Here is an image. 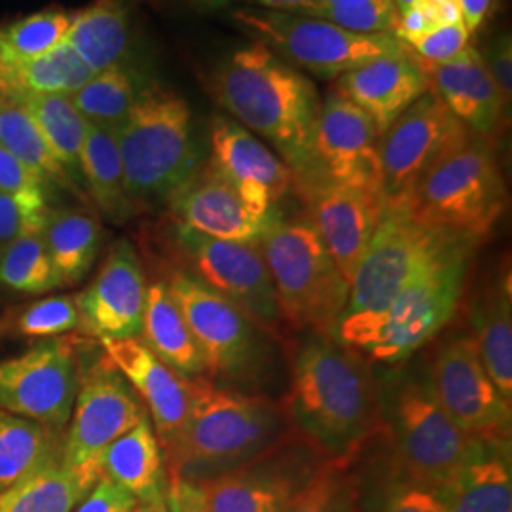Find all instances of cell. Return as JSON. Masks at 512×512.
Masks as SVG:
<instances>
[{"instance_id": "obj_1", "label": "cell", "mask_w": 512, "mask_h": 512, "mask_svg": "<svg viewBox=\"0 0 512 512\" xmlns=\"http://www.w3.org/2000/svg\"><path fill=\"white\" fill-rule=\"evenodd\" d=\"M281 403L294 431L325 459L359 456L378 433L376 368L329 334H306Z\"/></svg>"}, {"instance_id": "obj_2", "label": "cell", "mask_w": 512, "mask_h": 512, "mask_svg": "<svg viewBox=\"0 0 512 512\" xmlns=\"http://www.w3.org/2000/svg\"><path fill=\"white\" fill-rule=\"evenodd\" d=\"M213 95L238 124L274 148L293 171L296 194L319 181L313 141L321 99L310 78L255 42L220 63Z\"/></svg>"}, {"instance_id": "obj_3", "label": "cell", "mask_w": 512, "mask_h": 512, "mask_svg": "<svg viewBox=\"0 0 512 512\" xmlns=\"http://www.w3.org/2000/svg\"><path fill=\"white\" fill-rule=\"evenodd\" d=\"M293 431L281 401L190 380V408L183 433L165 456L167 476L207 482L262 456Z\"/></svg>"}, {"instance_id": "obj_4", "label": "cell", "mask_w": 512, "mask_h": 512, "mask_svg": "<svg viewBox=\"0 0 512 512\" xmlns=\"http://www.w3.org/2000/svg\"><path fill=\"white\" fill-rule=\"evenodd\" d=\"M378 382V431L384 433L389 459L404 475L442 488L458 475L471 452L469 439L442 408L429 366L382 365Z\"/></svg>"}, {"instance_id": "obj_5", "label": "cell", "mask_w": 512, "mask_h": 512, "mask_svg": "<svg viewBox=\"0 0 512 512\" xmlns=\"http://www.w3.org/2000/svg\"><path fill=\"white\" fill-rule=\"evenodd\" d=\"M129 200L137 211L169 202L203 165L194 118L181 95L141 90L116 128Z\"/></svg>"}, {"instance_id": "obj_6", "label": "cell", "mask_w": 512, "mask_h": 512, "mask_svg": "<svg viewBox=\"0 0 512 512\" xmlns=\"http://www.w3.org/2000/svg\"><path fill=\"white\" fill-rule=\"evenodd\" d=\"M476 249H467L421 274L384 311L344 315L334 338L380 365L412 359L454 319Z\"/></svg>"}, {"instance_id": "obj_7", "label": "cell", "mask_w": 512, "mask_h": 512, "mask_svg": "<svg viewBox=\"0 0 512 512\" xmlns=\"http://www.w3.org/2000/svg\"><path fill=\"white\" fill-rule=\"evenodd\" d=\"M274 283L285 325L334 336L348 308L349 283L336 268L308 217H285L279 207L256 241Z\"/></svg>"}, {"instance_id": "obj_8", "label": "cell", "mask_w": 512, "mask_h": 512, "mask_svg": "<svg viewBox=\"0 0 512 512\" xmlns=\"http://www.w3.org/2000/svg\"><path fill=\"white\" fill-rule=\"evenodd\" d=\"M207 365V378L243 393H260L275 365L274 340L236 304L183 270L164 279Z\"/></svg>"}, {"instance_id": "obj_9", "label": "cell", "mask_w": 512, "mask_h": 512, "mask_svg": "<svg viewBox=\"0 0 512 512\" xmlns=\"http://www.w3.org/2000/svg\"><path fill=\"white\" fill-rule=\"evenodd\" d=\"M507 207V188L490 141L469 135L433 165L403 207L423 224L488 238Z\"/></svg>"}, {"instance_id": "obj_10", "label": "cell", "mask_w": 512, "mask_h": 512, "mask_svg": "<svg viewBox=\"0 0 512 512\" xmlns=\"http://www.w3.org/2000/svg\"><path fill=\"white\" fill-rule=\"evenodd\" d=\"M480 243L482 239L423 224L403 209L385 207L384 217L349 283L344 315L384 311L408 283Z\"/></svg>"}, {"instance_id": "obj_11", "label": "cell", "mask_w": 512, "mask_h": 512, "mask_svg": "<svg viewBox=\"0 0 512 512\" xmlns=\"http://www.w3.org/2000/svg\"><path fill=\"white\" fill-rule=\"evenodd\" d=\"M232 19L275 55L304 71L332 80L378 55L403 50L393 35H359L327 19L275 10H236Z\"/></svg>"}, {"instance_id": "obj_12", "label": "cell", "mask_w": 512, "mask_h": 512, "mask_svg": "<svg viewBox=\"0 0 512 512\" xmlns=\"http://www.w3.org/2000/svg\"><path fill=\"white\" fill-rule=\"evenodd\" d=\"M173 249L186 274L245 311L275 344H283V319L274 283L258 243L209 238L173 222Z\"/></svg>"}, {"instance_id": "obj_13", "label": "cell", "mask_w": 512, "mask_h": 512, "mask_svg": "<svg viewBox=\"0 0 512 512\" xmlns=\"http://www.w3.org/2000/svg\"><path fill=\"white\" fill-rule=\"evenodd\" d=\"M148 416L124 376L103 355L80 376L69 431L63 437L61 463L86 484L95 486L101 456L110 444Z\"/></svg>"}, {"instance_id": "obj_14", "label": "cell", "mask_w": 512, "mask_h": 512, "mask_svg": "<svg viewBox=\"0 0 512 512\" xmlns=\"http://www.w3.org/2000/svg\"><path fill=\"white\" fill-rule=\"evenodd\" d=\"M325 458L291 431L274 448L202 482L209 512H289Z\"/></svg>"}, {"instance_id": "obj_15", "label": "cell", "mask_w": 512, "mask_h": 512, "mask_svg": "<svg viewBox=\"0 0 512 512\" xmlns=\"http://www.w3.org/2000/svg\"><path fill=\"white\" fill-rule=\"evenodd\" d=\"M429 372L442 408L469 439L511 446L512 404L488 376L473 336L442 342Z\"/></svg>"}, {"instance_id": "obj_16", "label": "cell", "mask_w": 512, "mask_h": 512, "mask_svg": "<svg viewBox=\"0 0 512 512\" xmlns=\"http://www.w3.org/2000/svg\"><path fill=\"white\" fill-rule=\"evenodd\" d=\"M469 135L433 93L421 95L380 137L385 207L403 209L425 173Z\"/></svg>"}, {"instance_id": "obj_17", "label": "cell", "mask_w": 512, "mask_h": 512, "mask_svg": "<svg viewBox=\"0 0 512 512\" xmlns=\"http://www.w3.org/2000/svg\"><path fill=\"white\" fill-rule=\"evenodd\" d=\"M80 385L69 340L50 338L18 357L0 359V410L54 431L67 427Z\"/></svg>"}, {"instance_id": "obj_18", "label": "cell", "mask_w": 512, "mask_h": 512, "mask_svg": "<svg viewBox=\"0 0 512 512\" xmlns=\"http://www.w3.org/2000/svg\"><path fill=\"white\" fill-rule=\"evenodd\" d=\"M313 154L319 179L382 194L380 135L338 88L321 101Z\"/></svg>"}, {"instance_id": "obj_19", "label": "cell", "mask_w": 512, "mask_h": 512, "mask_svg": "<svg viewBox=\"0 0 512 512\" xmlns=\"http://www.w3.org/2000/svg\"><path fill=\"white\" fill-rule=\"evenodd\" d=\"M147 275L129 239H118L82 294L80 329L103 340L139 338L147 308Z\"/></svg>"}, {"instance_id": "obj_20", "label": "cell", "mask_w": 512, "mask_h": 512, "mask_svg": "<svg viewBox=\"0 0 512 512\" xmlns=\"http://www.w3.org/2000/svg\"><path fill=\"white\" fill-rule=\"evenodd\" d=\"M207 164L236 188L247 207L266 217L294 188L293 171L256 135L236 120L215 116L209 133Z\"/></svg>"}, {"instance_id": "obj_21", "label": "cell", "mask_w": 512, "mask_h": 512, "mask_svg": "<svg viewBox=\"0 0 512 512\" xmlns=\"http://www.w3.org/2000/svg\"><path fill=\"white\" fill-rule=\"evenodd\" d=\"M298 196L308 219L344 279L351 283L366 247L384 217L382 194L319 179Z\"/></svg>"}, {"instance_id": "obj_22", "label": "cell", "mask_w": 512, "mask_h": 512, "mask_svg": "<svg viewBox=\"0 0 512 512\" xmlns=\"http://www.w3.org/2000/svg\"><path fill=\"white\" fill-rule=\"evenodd\" d=\"M101 346L110 365L141 397L165 458L183 433L190 408V380L162 363L141 338L103 340Z\"/></svg>"}, {"instance_id": "obj_23", "label": "cell", "mask_w": 512, "mask_h": 512, "mask_svg": "<svg viewBox=\"0 0 512 512\" xmlns=\"http://www.w3.org/2000/svg\"><path fill=\"white\" fill-rule=\"evenodd\" d=\"M171 222L209 238L256 243L272 215L260 217L241 200L236 188L215 167H202L169 198Z\"/></svg>"}, {"instance_id": "obj_24", "label": "cell", "mask_w": 512, "mask_h": 512, "mask_svg": "<svg viewBox=\"0 0 512 512\" xmlns=\"http://www.w3.org/2000/svg\"><path fill=\"white\" fill-rule=\"evenodd\" d=\"M336 88L365 112L380 137L429 92L427 76L406 46L342 74Z\"/></svg>"}, {"instance_id": "obj_25", "label": "cell", "mask_w": 512, "mask_h": 512, "mask_svg": "<svg viewBox=\"0 0 512 512\" xmlns=\"http://www.w3.org/2000/svg\"><path fill=\"white\" fill-rule=\"evenodd\" d=\"M418 63L427 76L429 92L473 135L494 139L503 128L507 107L482 54L467 46L446 63L427 65L420 59Z\"/></svg>"}, {"instance_id": "obj_26", "label": "cell", "mask_w": 512, "mask_h": 512, "mask_svg": "<svg viewBox=\"0 0 512 512\" xmlns=\"http://www.w3.org/2000/svg\"><path fill=\"white\" fill-rule=\"evenodd\" d=\"M437 490L448 512H512L511 446L473 440L458 475Z\"/></svg>"}, {"instance_id": "obj_27", "label": "cell", "mask_w": 512, "mask_h": 512, "mask_svg": "<svg viewBox=\"0 0 512 512\" xmlns=\"http://www.w3.org/2000/svg\"><path fill=\"white\" fill-rule=\"evenodd\" d=\"M139 338L162 363L184 378L192 380L207 374L202 348L169 294L164 279L148 285L143 332Z\"/></svg>"}, {"instance_id": "obj_28", "label": "cell", "mask_w": 512, "mask_h": 512, "mask_svg": "<svg viewBox=\"0 0 512 512\" xmlns=\"http://www.w3.org/2000/svg\"><path fill=\"white\" fill-rule=\"evenodd\" d=\"M511 274L501 272L473 308L476 349L499 393L512 404Z\"/></svg>"}, {"instance_id": "obj_29", "label": "cell", "mask_w": 512, "mask_h": 512, "mask_svg": "<svg viewBox=\"0 0 512 512\" xmlns=\"http://www.w3.org/2000/svg\"><path fill=\"white\" fill-rule=\"evenodd\" d=\"M101 473L137 501L164 494L167 486L164 452L148 416L103 452Z\"/></svg>"}, {"instance_id": "obj_30", "label": "cell", "mask_w": 512, "mask_h": 512, "mask_svg": "<svg viewBox=\"0 0 512 512\" xmlns=\"http://www.w3.org/2000/svg\"><path fill=\"white\" fill-rule=\"evenodd\" d=\"M42 239L59 287H73L90 274L97 260L103 226L90 211L55 209L42 228Z\"/></svg>"}, {"instance_id": "obj_31", "label": "cell", "mask_w": 512, "mask_h": 512, "mask_svg": "<svg viewBox=\"0 0 512 512\" xmlns=\"http://www.w3.org/2000/svg\"><path fill=\"white\" fill-rule=\"evenodd\" d=\"M80 177L88 186L92 202L110 222L122 224L139 213L126 192L116 129L88 124L80 152Z\"/></svg>"}, {"instance_id": "obj_32", "label": "cell", "mask_w": 512, "mask_h": 512, "mask_svg": "<svg viewBox=\"0 0 512 512\" xmlns=\"http://www.w3.org/2000/svg\"><path fill=\"white\" fill-rule=\"evenodd\" d=\"M65 42L93 74L120 65L129 48V16L122 0H97L71 18Z\"/></svg>"}, {"instance_id": "obj_33", "label": "cell", "mask_w": 512, "mask_h": 512, "mask_svg": "<svg viewBox=\"0 0 512 512\" xmlns=\"http://www.w3.org/2000/svg\"><path fill=\"white\" fill-rule=\"evenodd\" d=\"M61 448V431L0 410V492L61 459Z\"/></svg>"}, {"instance_id": "obj_34", "label": "cell", "mask_w": 512, "mask_h": 512, "mask_svg": "<svg viewBox=\"0 0 512 512\" xmlns=\"http://www.w3.org/2000/svg\"><path fill=\"white\" fill-rule=\"evenodd\" d=\"M92 488L55 459L2 490L0 512H73Z\"/></svg>"}, {"instance_id": "obj_35", "label": "cell", "mask_w": 512, "mask_h": 512, "mask_svg": "<svg viewBox=\"0 0 512 512\" xmlns=\"http://www.w3.org/2000/svg\"><path fill=\"white\" fill-rule=\"evenodd\" d=\"M0 147L35 171L44 183L74 188L73 177L57 162L37 122L19 101L0 99Z\"/></svg>"}, {"instance_id": "obj_36", "label": "cell", "mask_w": 512, "mask_h": 512, "mask_svg": "<svg viewBox=\"0 0 512 512\" xmlns=\"http://www.w3.org/2000/svg\"><path fill=\"white\" fill-rule=\"evenodd\" d=\"M42 131L57 162L73 177H80V152L88 122L74 109L69 95H27L19 99Z\"/></svg>"}, {"instance_id": "obj_37", "label": "cell", "mask_w": 512, "mask_h": 512, "mask_svg": "<svg viewBox=\"0 0 512 512\" xmlns=\"http://www.w3.org/2000/svg\"><path fill=\"white\" fill-rule=\"evenodd\" d=\"M93 73L63 40L54 50L23 61L14 73V97L19 101L27 95H73Z\"/></svg>"}, {"instance_id": "obj_38", "label": "cell", "mask_w": 512, "mask_h": 512, "mask_svg": "<svg viewBox=\"0 0 512 512\" xmlns=\"http://www.w3.org/2000/svg\"><path fill=\"white\" fill-rule=\"evenodd\" d=\"M139 92L133 74L120 63L93 74L69 99L88 124L116 129L128 116Z\"/></svg>"}, {"instance_id": "obj_39", "label": "cell", "mask_w": 512, "mask_h": 512, "mask_svg": "<svg viewBox=\"0 0 512 512\" xmlns=\"http://www.w3.org/2000/svg\"><path fill=\"white\" fill-rule=\"evenodd\" d=\"M359 512H448L439 490L404 475L389 459L384 471L370 484V490H361L359 484Z\"/></svg>"}, {"instance_id": "obj_40", "label": "cell", "mask_w": 512, "mask_h": 512, "mask_svg": "<svg viewBox=\"0 0 512 512\" xmlns=\"http://www.w3.org/2000/svg\"><path fill=\"white\" fill-rule=\"evenodd\" d=\"M353 458L325 459L289 512H359L361 476Z\"/></svg>"}, {"instance_id": "obj_41", "label": "cell", "mask_w": 512, "mask_h": 512, "mask_svg": "<svg viewBox=\"0 0 512 512\" xmlns=\"http://www.w3.org/2000/svg\"><path fill=\"white\" fill-rule=\"evenodd\" d=\"M0 285L21 294H44L59 289L42 232L29 234L4 249L0 255Z\"/></svg>"}, {"instance_id": "obj_42", "label": "cell", "mask_w": 512, "mask_h": 512, "mask_svg": "<svg viewBox=\"0 0 512 512\" xmlns=\"http://www.w3.org/2000/svg\"><path fill=\"white\" fill-rule=\"evenodd\" d=\"M71 27V18L65 12H38L19 19L16 23L0 29V40L6 52L23 63L44 55L59 46Z\"/></svg>"}, {"instance_id": "obj_43", "label": "cell", "mask_w": 512, "mask_h": 512, "mask_svg": "<svg viewBox=\"0 0 512 512\" xmlns=\"http://www.w3.org/2000/svg\"><path fill=\"white\" fill-rule=\"evenodd\" d=\"M399 10L395 0H334L323 4L317 18L359 35H393Z\"/></svg>"}, {"instance_id": "obj_44", "label": "cell", "mask_w": 512, "mask_h": 512, "mask_svg": "<svg viewBox=\"0 0 512 512\" xmlns=\"http://www.w3.org/2000/svg\"><path fill=\"white\" fill-rule=\"evenodd\" d=\"M76 329H80V310L73 294L48 296L27 304L16 317V332L25 338L50 340Z\"/></svg>"}, {"instance_id": "obj_45", "label": "cell", "mask_w": 512, "mask_h": 512, "mask_svg": "<svg viewBox=\"0 0 512 512\" xmlns=\"http://www.w3.org/2000/svg\"><path fill=\"white\" fill-rule=\"evenodd\" d=\"M50 211L46 196L18 198L0 194V255L14 241L29 234H40Z\"/></svg>"}, {"instance_id": "obj_46", "label": "cell", "mask_w": 512, "mask_h": 512, "mask_svg": "<svg viewBox=\"0 0 512 512\" xmlns=\"http://www.w3.org/2000/svg\"><path fill=\"white\" fill-rule=\"evenodd\" d=\"M469 42V33L463 23H454V25H440L425 35L410 40L404 44L416 59L427 65H439L454 59L456 55L461 54L467 48Z\"/></svg>"}, {"instance_id": "obj_47", "label": "cell", "mask_w": 512, "mask_h": 512, "mask_svg": "<svg viewBox=\"0 0 512 512\" xmlns=\"http://www.w3.org/2000/svg\"><path fill=\"white\" fill-rule=\"evenodd\" d=\"M46 183L35 171L19 162L6 148L0 147V194L18 198L46 196Z\"/></svg>"}, {"instance_id": "obj_48", "label": "cell", "mask_w": 512, "mask_h": 512, "mask_svg": "<svg viewBox=\"0 0 512 512\" xmlns=\"http://www.w3.org/2000/svg\"><path fill=\"white\" fill-rule=\"evenodd\" d=\"M137 499L114 484L107 476H101L92 492L86 495L73 512H131L137 507Z\"/></svg>"}, {"instance_id": "obj_49", "label": "cell", "mask_w": 512, "mask_h": 512, "mask_svg": "<svg viewBox=\"0 0 512 512\" xmlns=\"http://www.w3.org/2000/svg\"><path fill=\"white\" fill-rule=\"evenodd\" d=\"M488 71L494 78L495 86L503 97V103L507 109H511L512 97V42L511 35L505 33L495 38L492 46L488 48V54L482 55Z\"/></svg>"}, {"instance_id": "obj_50", "label": "cell", "mask_w": 512, "mask_h": 512, "mask_svg": "<svg viewBox=\"0 0 512 512\" xmlns=\"http://www.w3.org/2000/svg\"><path fill=\"white\" fill-rule=\"evenodd\" d=\"M167 512H209L203 484L179 476H167Z\"/></svg>"}, {"instance_id": "obj_51", "label": "cell", "mask_w": 512, "mask_h": 512, "mask_svg": "<svg viewBox=\"0 0 512 512\" xmlns=\"http://www.w3.org/2000/svg\"><path fill=\"white\" fill-rule=\"evenodd\" d=\"M467 33H476L488 18L494 0H456Z\"/></svg>"}, {"instance_id": "obj_52", "label": "cell", "mask_w": 512, "mask_h": 512, "mask_svg": "<svg viewBox=\"0 0 512 512\" xmlns=\"http://www.w3.org/2000/svg\"><path fill=\"white\" fill-rule=\"evenodd\" d=\"M255 2L264 10L304 14L313 18H317L319 10L323 8V0H255Z\"/></svg>"}, {"instance_id": "obj_53", "label": "cell", "mask_w": 512, "mask_h": 512, "mask_svg": "<svg viewBox=\"0 0 512 512\" xmlns=\"http://www.w3.org/2000/svg\"><path fill=\"white\" fill-rule=\"evenodd\" d=\"M420 2L429 10V14H431V18H433L437 27L463 23L456 0H420Z\"/></svg>"}, {"instance_id": "obj_54", "label": "cell", "mask_w": 512, "mask_h": 512, "mask_svg": "<svg viewBox=\"0 0 512 512\" xmlns=\"http://www.w3.org/2000/svg\"><path fill=\"white\" fill-rule=\"evenodd\" d=\"M131 512H167V505H165V492L164 494L154 495L145 501H139L137 507Z\"/></svg>"}, {"instance_id": "obj_55", "label": "cell", "mask_w": 512, "mask_h": 512, "mask_svg": "<svg viewBox=\"0 0 512 512\" xmlns=\"http://www.w3.org/2000/svg\"><path fill=\"white\" fill-rule=\"evenodd\" d=\"M414 2H418V0H395V6H397L399 12H403L408 6H412Z\"/></svg>"}, {"instance_id": "obj_56", "label": "cell", "mask_w": 512, "mask_h": 512, "mask_svg": "<svg viewBox=\"0 0 512 512\" xmlns=\"http://www.w3.org/2000/svg\"><path fill=\"white\" fill-rule=\"evenodd\" d=\"M205 2H211V4H230V2H236V0H205Z\"/></svg>"}, {"instance_id": "obj_57", "label": "cell", "mask_w": 512, "mask_h": 512, "mask_svg": "<svg viewBox=\"0 0 512 512\" xmlns=\"http://www.w3.org/2000/svg\"><path fill=\"white\" fill-rule=\"evenodd\" d=\"M329 2H334V0H323V4H329Z\"/></svg>"}]
</instances>
